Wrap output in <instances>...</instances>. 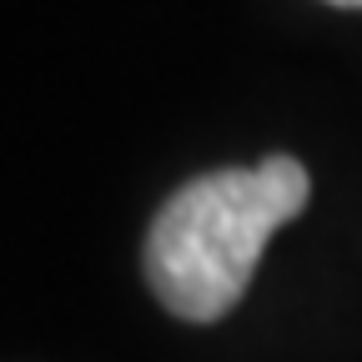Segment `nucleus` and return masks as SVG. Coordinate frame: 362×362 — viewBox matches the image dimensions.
<instances>
[{
	"mask_svg": "<svg viewBox=\"0 0 362 362\" xmlns=\"http://www.w3.org/2000/svg\"><path fill=\"white\" fill-rule=\"evenodd\" d=\"M312 197V176L297 156H267L257 166L206 171L176 187L146 232V282L181 322L226 317L282 221Z\"/></svg>",
	"mask_w": 362,
	"mask_h": 362,
	"instance_id": "nucleus-1",
	"label": "nucleus"
},
{
	"mask_svg": "<svg viewBox=\"0 0 362 362\" xmlns=\"http://www.w3.org/2000/svg\"><path fill=\"white\" fill-rule=\"evenodd\" d=\"M327 6H347V11H362V0H327Z\"/></svg>",
	"mask_w": 362,
	"mask_h": 362,
	"instance_id": "nucleus-2",
	"label": "nucleus"
}]
</instances>
